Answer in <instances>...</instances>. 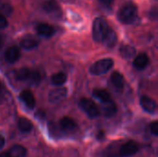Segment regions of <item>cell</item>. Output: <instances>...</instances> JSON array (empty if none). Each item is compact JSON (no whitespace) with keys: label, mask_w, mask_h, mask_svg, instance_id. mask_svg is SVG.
<instances>
[{"label":"cell","mask_w":158,"mask_h":157,"mask_svg":"<svg viewBox=\"0 0 158 157\" xmlns=\"http://www.w3.org/2000/svg\"><path fill=\"white\" fill-rule=\"evenodd\" d=\"M138 17L137 6L133 3H127L118 11V19L123 24L133 23Z\"/></svg>","instance_id":"6da1fadb"},{"label":"cell","mask_w":158,"mask_h":157,"mask_svg":"<svg viewBox=\"0 0 158 157\" xmlns=\"http://www.w3.org/2000/svg\"><path fill=\"white\" fill-rule=\"evenodd\" d=\"M60 128L65 131H72L77 129V124L71 118L64 117L60 120Z\"/></svg>","instance_id":"5bb4252c"},{"label":"cell","mask_w":158,"mask_h":157,"mask_svg":"<svg viewBox=\"0 0 158 157\" xmlns=\"http://www.w3.org/2000/svg\"><path fill=\"white\" fill-rule=\"evenodd\" d=\"M5 145V138L0 134V149H2Z\"/></svg>","instance_id":"4316f807"},{"label":"cell","mask_w":158,"mask_h":157,"mask_svg":"<svg viewBox=\"0 0 158 157\" xmlns=\"http://www.w3.org/2000/svg\"><path fill=\"white\" fill-rule=\"evenodd\" d=\"M98 1H100V2H102V3H104V4H110V3L113 2L114 0H98Z\"/></svg>","instance_id":"83f0119b"},{"label":"cell","mask_w":158,"mask_h":157,"mask_svg":"<svg viewBox=\"0 0 158 157\" xmlns=\"http://www.w3.org/2000/svg\"><path fill=\"white\" fill-rule=\"evenodd\" d=\"M110 30V26L104 18H96L93 23V37L94 41L98 43H103Z\"/></svg>","instance_id":"7a4b0ae2"},{"label":"cell","mask_w":158,"mask_h":157,"mask_svg":"<svg viewBox=\"0 0 158 157\" xmlns=\"http://www.w3.org/2000/svg\"><path fill=\"white\" fill-rule=\"evenodd\" d=\"M140 104L142 107L148 113H154L156 110V103L154 99L149 96L143 95L140 99Z\"/></svg>","instance_id":"30bf717a"},{"label":"cell","mask_w":158,"mask_h":157,"mask_svg":"<svg viewBox=\"0 0 158 157\" xmlns=\"http://www.w3.org/2000/svg\"><path fill=\"white\" fill-rule=\"evenodd\" d=\"M20 57V50L18 46L12 45L8 47L5 52V59L8 63H15Z\"/></svg>","instance_id":"ba28073f"},{"label":"cell","mask_w":158,"mask_h":157,"mask_svg":"<svg viewBox=\"0 0 158 157\" xmlns=\"http://www.w3.org/2000/svg\"><path fill=\"white\" fill-rule=\"evenodd\" d=\"M43 8L47 14H50L52 16L60 17L62 15L61 8L56 0H46L43 4Z\"/></svg>","instance_id":"8992f818"},{"label":"cell","mask_w":158,"mask_h":157,"mask_svg":"<svg viewBox=\"0 0 158 157\" xmlns=\"http://www.w3.org/2000/svg\"><path fill=\"white\" fill-rule=\"evenodd\" d=\"M117 41H118V36H117L116 32L111 29L109 31V32L107 33V35L106 36L103 43L107 47H113V46H115Z\"/></svg>","instance_id":"44dd1931"},{"label":"cell","mask_w":158,"mask_h":157,"mask_svg":"<svg viewBox=\"0 0 158 157\" xmlns=\"http://www.w3.org/2000/svg\"><path fill=\"white\" fill-rule=\"evenodd\" d=\"M136 54V50L134 47L131 45H124L120 48V55L124 58H131Z\"/></svg>","instance_id":"603a6c76"},{"label":"cell","mask_w":158,"mask_h":157,"mask_svg":"<svg viewBox=\"0 0 158 157\" xmlns=\"http://www.w3.org/2000/svg\"><path fill=\"white\" fill-rule=\"evenodd\" d=\"M10 157H25L27 154V150L25 147L21 145H13L8 151H6Z\"/></svg>","instance_id":"9a60e30c"},{"label":"cell","mask_w":158,"mask_h":157,"mask_svg":"<svg viewBox=\"0 0 158 157\" xmlns=\"http://www.w3.org/2000/svg\"><path fill=\"white\" fill-rule=\"evenodd\" d=\"M114 65V61L112 58H104L94 63L90 68V72L93 75L99 76L106 73Z\"/></svg>","instance_id":"3957f363"},{"label":"cell","mask_w":158,"mask_h":157,"mask_svg":"<svg viewBox=\"0 0 158 157\" xmlns=\"http://www.w3.org/2000/svg\"><path fill=\"white\" fill-rule=\"evenodd\" d=\"M18 127L22 132H29L32 130V123L26 118H20L18 121Z\"/></svg>","instance_id":"ffe728a7"},{"label":"cell","mask_w":158,"mask_h":157,"mask_svg":"<svg viewBox=\"0 0 158 157\" xmlns=\"http://www.w3.org/2000/svg\"><path fill=\"white\" fill-rule=\"evenodd\" d=\"M20 45L26 50H31L39 45V41L33 37H26L20 41Z\"/></svg>","instance_id":"e0dca14e"},{"label":"cell","mask_w":158,"mask_h":157,"mask_svg":"<svg viewBox=\"0 0 158 157\" xmlns=\"http://www.w3.org/2000/svg\"><path fill=\"white\" fill-rule=\"evenodd\" d=\"M2 93V86H1V83H0V94Z\"/></svg>","instance_id":"4dcf8cb0"},{"label":"cell","mask_w":158,"mask_h":157,"mask_svg":"<svg viewBox=\"0 0 158 157\" xmlns=\"http://www.w3.org/2000/svg\"><path fill=\"white\" fill-rule=\"evenodd\" d=\"M68 94V91L66 88H56L52 90L49 94H48V100L50 103L52 104H56L59 101H61L62 99H64Z\"/></svg>","instance_id":"52a82bcc"},{"label":"cell","mask_w":158,"mask_h":157,"mask_svg":"<svg viewBox=\"0 0 158 157\" xmlns=\"http://www.w3.org/2000/svg\"><path fill=\"white\" fill-rule=\"evenodd\" d=\"M150 131L153 135L157 136L158 135V122L157 121H154L150 124Z\"/></svg>","instance_id":"d4e9b609"},{"label":"cell","mask_w":158,"mask_h":157,"mask_svg":"<svg viewBox=\"0 0 158 157\" xmlns=\"http://www.w3.org/2000/svg\"><path fill=\"white\" fill-rule=\"evenodd\" d=\"M3 44H4V39H3V37L0 35V49H1V47L3 46Z\"/></svg>","instance_id":"f546056e"},{"label":"cell","mask_w":158,"mask_h":157,"mask_svg":"<svg viewBox=\"0 0 158 157\" xmlns=\"http://www.w3.org/2000/svg\"><path fill=\"white\" fill-rule=\"evenodd\" d=\"M36 31L39 35L45 37V38H49L55 34L56 31H55L54 27H52L51 25H49L47 23H39L36 26Z\"/></svg>","instance_id":"9c48e42d"},{"label":"cell","mask_w":158,"mask_h":157,"mask_svg":"<svg viewBox=\"0 0 158 157\" xmlns=\"http://www.w3.org/2000/svg\"><path fill=\"white\" fill-rule=\"evenodd\" d=\"M40 81H41L40 73L37 70H32L31 75V78L29 80L30 83H31V84H38L40 82Z\"/></svg>","instance_id":"cb8c5ba5"},{"label":"cell","mask_w":158,"mask_h":157,"mask_svg":"<svg viewBox=\"0 0 158 157\" xmlns=\"http://www.w3.org/2000/svg\"><path fill=\"white\" fill-rule=\"evenodd\" d=\"M32 70L28 68H21L15 72V78L19 81H25L30 80Z\"/></svg>","instance_id":"ac0fdd59"},{"label":"cell","mask_w":158,"mask_h":157,"mask_svg":"<svg viewBox=\"0 0 158 157\" xmlns=\"http://www.w3.org/2000/svg\"><path fill=\"white\" fill-rule=\"evenodd\" d=\"M51 81L55 85L61 86L67 81V75L65 73H63V72H57V73H56V74H54L52 76Z\"/></svg>","instance_id":"7402d4cb"},{"label":"cell","mask_w":158,"mask_h":157,"mask_svg":"<svg viewBox=\"0 0 158 157\" xmlns=\"http://www.w3.org/2000/svg\"><path fill=\"white\" fill-rule=\"evenodd\" d=\"M139 151V145L133 141H129L123 143L118 149V156L130 157L135 155Z\"/></svg>","instance_id":"5b68a950"},{"label":"cell","mask_w":158,"mask_h":157,"mask_svg":"<svg viewBox=\"0 0 158 157\" xmlns=\"http://www.w3.org/2000/svg\"><path fill=\"white\" fill-rule=\"evenodd\" d=\"M80 106L81 108L91 118H95L97 116H99L100 114V111H99V108L98 106L96 105V104L92 101L91 99H88V98H82L81 101H80Z\"/></svg>","instance_id":"277c9868"},{"label":"cell","mask_w":158,"mask_h":157,"mask_svg":"<svg viewBox=\"0 0 158 157\" xmlns=\"http://www.w3.org/2000/svg\"><path fill=\"white\" fill-rule=\"evenodd\" d=\"M103 112H104V115L106 117H107V118L113 117L116 114V112H117V105H116V104L112 100H110L109 102L106 103L104 105V107H103Z\"/></svg>","instance_id":"d6986e66"},{"label":"cell","mask_w":158,"mask_h":157,"mask_svg":"<svg viewBox=\"0 0 158 157\" xmlns=\"http://www.w3.org/2000/svg\"><path fill=\"white\" fill-rule=\"evenodd\" d=\"M110 81L112 83V85L115 87V89L117 91H122L123 88H124V83H125V81H124V77L121 73H119L118 71H114L111 75V78H110Z\"/></svg>","instance_id":"7c38bea8"},{"label":"cell","mask_w":158,"mask_h":157,"mask_svg":"<svg viewBox=\"0 0 158 157\" xmlns=\"http://www.w3.org/2000/svg\"><path fill=\"white\" fill-rule=\"evenodd\" d=\"M20 100L25 104V105L32 109L35 105V98L33 93L30 90H23L19 94Z\"/></svg>","instance_id":"8fae6325"},{"label":"cell","mask_w":158,"mask_h":157,"mask_svg":"<svg viewBox=\"0 0 158 157\" xmlns=\"http://www.w3.org/2000/svg\"><path fill=\"white\" fill-rule=\"evenodd\" d=\"M149 64V57L146 54L142 53L138 55L133 60V66L137 69H143Z\"/></svg>","instance_id":"4fadbf2b"},{"label":"cell","mask_w":158,"mask_h":157,"mask_svg":"<svg viewBox=\"0 0 158 157\" xmlns=\"http://www.w3.org/2000/svg\"><path fill=\"white\" fill-rule=\"evenodd\" d=\"M7 20L6 19V17L0 12V29H5L7 26Z\"/></svg>","instance_id":"484cf974"},{"label":"cell","mask_w":158,"mask_h":157,"mask_svg":"<svg viewBox=\"0 0 158 157\" xmlns=\"http://www.w3.org/2000/svg\"><path fill=\"white\" fill-rule=\"evenodd\" d=\"M93 95H94V97H95L96 99L101 101L103 104H106V103H107V102H109L111 100L109 93L107 91L104 90V89H95V90H94Z\"/></svg>","instance_id":"2e32d148"},{"label":"cell","mask_w":158,"mask_h":157,"mask_svg":"<svg viewBox=\"0 0 158 157\" xmlns=\"http://www.w3.org/2000/svg\"><path fill=\"white\" fill-rule=\"evenodd\" d=\"M0 157H10L9 155L7 154V152H4L2 154H0Z\"/></svg>","instance_id":"f1b7e54d"}]
</instances>
